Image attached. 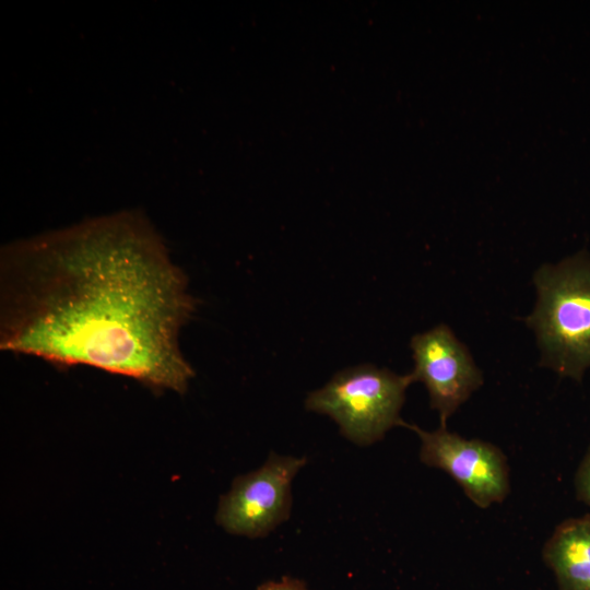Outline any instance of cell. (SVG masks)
Segmentation results:
<instances>
[{"instance_id":"obj_2","label":"cell","mask_w":590,"mask_h":590,"mask_svg":"<svg viewBox=\"0 0 590 590\" xmlns=\"http://www.w3.org/2000/svg\"><path fill=\"white\" fill-rule=\"evenodd\" d=\"M533 283L538 300L524 321L535 333L540 364L581 381L590 368V257L581 251L544 264Z\"/></svg>"},{"instance_id":"obj_9","label":"cell","mask_w":590,"mask_h":590,"mask_svg":"<svg viewBox=\"0 0 590 590\" xmlns=\"http://www.w3.org/2000/svg\"><path fill=\"white\" fill-rule=\"evenodd\" d=\"M257 590H308L306 585L295 578L283 577L281 581H267L258 587Z\"/></svg>"},{"instance_id":"obj_7","label":"cell","mask_w":590,"mask_h":590,"mask_svg":"<svg viewBox=\"0 0 590 590\" xmlns=\"http://www.w3.org/2000/svg\"><path fill=\"white\" fill-rule=\"evenodd\" d=\"M542 555L558 590H590V515L558 524Z\"/></svg>"},{"instance_id":"obj_8","label":"cell","mask_w":590,"mask_h":590,"mask_svg":"<svg viewBox=\"0 0 590 590\" xmlns=\"http://www.w3.org/2000/svg\"><path fill=\"white\" fill-rule=\"evenodd\" d=\"M575 489L577 498L590 506V447L577 469Z\"/></svg>"},{"instance_id":"obj_5","label":"cell","mask_w":590,"mask_h":590,"mask_svg":"<svg viewBox=\"0 0 590 590\" xmlns=\"http://www.w3.org/2000/svg\"><path fill=\"white\" fill-rule=\"evenodd\" d=\"M421 439L420 459L448 473L480 508L502 503L510 489L509 469L502 450L481 439H465L440 426L427 432L403 423Z\"/></svg>"},{"instance_id":"obj_3","label":"cell","mask_w":590,"mask_h":590,"mask_svg":"<svg viewBox=\"0 0 590 590\" xmlns=\"http://www.w3.org/2000/svg\"><path fill=\"white\" fill-rule=\"evenodd\" d=\"M411 374L362 364L337 373L322 388L308 394V411L330 416L352 442L368 446L393 426H403L400 411Z\"/></svg>"},{"instance_id":"obj_1","label":"cell","mask_w":590,"mask_h":590,"mask_svg":"<svg viewBox=\"0 0 590 590\" xmlns=\"http://www.w3.org/2000/svg\"><path fill=\"white\" fill-rule=\"evenodd\" d=\"M161 236L122 212L4 246L0 347L187 390L179 332L196 311Z\"/></svg>"},{"instance_id":"obj_6","label":"cell","mask_w":590,"mask_h":590,"mask_svg":"<svg viewBox=\"0 0 590 590\" xmlns=\"http://www.w3.org/2000/svg\"><path fill=\"white\" fill-rule=\"evenodd\" d=\"M413 381L427 389L430 408L439 414L440 426L483 384L481 370L469 350L444 323L412 337Z\"/></svg>"},{"instance_id":"obj_4","label":"cell","mask_w":590,"mask_h":590,"mask_svg":"<svg viewBox=\"0 0 590 590\" xmlns=\"http://www.w3.org/2000/svg\"><path fill=\"white\" fill-rule=\"evenodd\" d=\"M305 463V458L271 452L260 469L234 480L220 500L216 522L233 534L267 535L290 517L291 484Z\"/></svg>"}]
</instances>
